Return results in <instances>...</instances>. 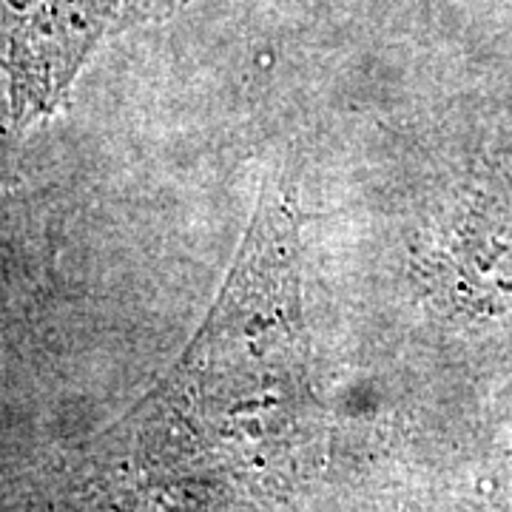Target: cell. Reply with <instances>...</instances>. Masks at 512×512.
Returning a JSON list of instances; mask_svg holds the SVG:
<instances>
[{
	"mask_svg": "<svg viewBox=\"0 0 512 512\" xmlns=\"http://www.w3.org/2000/svg\"><path fill=\"white\" fill-rule=\"evenodd\" d=\"M3 3H6V9H12L18 18H23V15H29L35 6H40L43 0H3Z\"/></svg>",
	"mask_w": 512,
	"mask_h": 512,
	"instance_id": "cell-1",
	"label": "cell"
},
{
	"mask_svg": "<svg viewBox=\"0 0 512 512\" xmlns=\"http://www.w3.org/2000/svg\"><path fill=\"white\" fill-rule=\"evenodd\" d=\"M498 512H512V481L504 487V493L498 498Z\"/></svg>",
	"mask_w": 512,
	"mask_h": 512,
	"instance_id": "cell-2",
	"label": "cell"
}]
</instances>
